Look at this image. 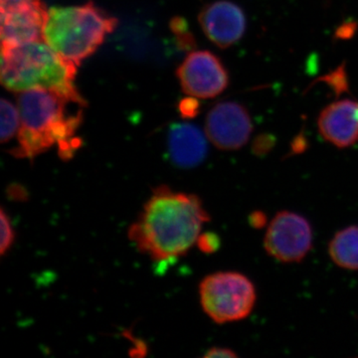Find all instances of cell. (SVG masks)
Segmentation results:
<instances>
[{
  "mask_svg": "<svg viewBox=\"0 0 358 358\" xmlns=\"http://www.w3.org/2000/svg\"><path fill=\"white\" fill-rule=\"evenodd\" d=\"M0 11L2 45L43 41L47 9L41 0H0Z\"/></svg>",
  "mask_w": 358,
  "mask_h": 358,
  "instance_id": "cell-8",
  "label": "cell"
},
{
  "mask_svg": "<svg viewBox=\"0 0 358 358\" xmlns=\"http://www.w3.org/2000/svg\"><path fill=\"white\" fill-rule=\"evenodd\" d=\"M167 148L174 166L181 169L199 166L208 150L203 133L194 124L187 122L174 124L171 127Z\"/></svg>",
  "mask_w": 358,
  "mask_h": 358,
  "instance_id": "cell-12",
  "label": "cell"
},
{
  "mask_svg": "<svg viewBox=\"0 0 358 358\" xmlns=\"http://www.w3.org/2000/svg\"><path fill=\"white\" fill-rule=\"evenodd\" d=\"M253 131L251 115L241 103L223 102L214 106L205 121V133L218 150H240Z\"/></svg>",
  "mask_w": 358,
  "mask_h": 358,
  "instance_id": "cell-9",
  "label": "cell"
},
{
  "mask_svg": "<svg viewBox=\"0 0 358 358\" xmlns=\"http://www.w3.org/2000/svg\"><path fill=\"white\" fill-rule=\"evenodd\" d=\"M199 21L204 34L220 49L238 43L246 31V15L238 4L228 0L211 2L201 9Z\"/></svg>",
  "mask_w": 358,
  "mask_h": 358,
  "instance_id": "cell-10",
  "label": "cell"
},
{
  "mask_svg": "<svg viewBox=\"0 0 358 358\" xmlns=\"http://www.w3.org/2000/svg\"><path fill=\"white\" fill-rule=\"evenodd\" d=\"M117 22L92 1L83 6L51 7L45 18L43 41L78 67L98 50Z\"/></svg>",
  "mask_w": 358,
  "mask_h": 358,
  "instance_id": "cell-4",
  "label": "cell"
},
{
  "mask_svg": "<svg viewBox=\"0 0 358 358\" xmlns=\"http://www.w3.org/2000/svg\"><path fill=\"white\" fill-rule=\"evenodd\" d=\"M327 83L331 84V87L336 92H345L348 90V80H346V74L345 65L341 66L336 72L329 75L326 78Z\"/></svg>",
  "mask_w": 358,
  "mask_h": 358,
  "instance_id": "cell-19",
  "label": "cell"
},
{
  "mask_svg": "<svg viewBox=\"0 0 358 358\" xmlns=\"http://www.w3.org/2000/svg\"><path fill=\"white\" fill-rule=\"evenodd\" d=\"M331 261L345 270L358 271V225L338 231L329 244Z\"/></svg>",
  "mask_w": 358,
  "mask_h": 358,
  "instance_id": "cell-13",
  "label": "cell"
},
{
  "mask_svg": "<svg viewBox=\"0 0 358 358\" xmlns=\"http://www.w3.org/2000/svg\"><path fill=\"white\" fill-rule=\"evenodd\" d=\"M196 244L205 254L215 253L220 247V238L215 233H203L200 234Z\"/></svg>",
  "mask_w": 358,
  "mask_h": 358,
  "instance_id": "cell-18",
  "label": "cell"
},
{
  "mask_svg": "<svg viewBox=\"0 0 358 358\" xmlns=\"http://www.w3.org/2000/svg\"><path fill=\"white\" fill-rule=\"evenodd\" d=\"M237 357V353L233 352L230 348H217V346L207 350L206 353L204 355V358H235Z\"/></svg>",
  "mask_w": 358,
  "mask_h": 358,
  "instance_id": "cell-21",
  "label": "cell"
},
{
  "mask_svg": "<svg viewBox=\"0 0 358 358\" xmlns=\"http://www.w3.org/2000/svg\"><path fill=\"white\" fill-rule=\"evenodd\" d=\"M176 75L183 92L199 99H213L222 94L229 85L228 71L210 51L188 54Z\"/></svg>",
  "mask_w": 358,
  "mask_h": 358,
  "instance_id": "cell-7",
  "label": "cell"
},
{
  "mask_svg": "<svg viewBox=\"0 0 358 358\" xmlns=\"http://www.w3.org/2000/svg\"><path fill=\"white\" fill-rule=\"evenodd\" d=\"M76 73V65L59 56L43 41L2 45L1 84L9 91L50 90L72 102L87 106L75 85Z\"/></svg>",
  "mask_w": 358,
  "mask_h": 358,
  "instance_id": "cell-3",
  "label": "cell"
},
{
  "mask_svg": "<svg viewBox=\"0 0 358 358\" xmlns=\"http://www.w3.org/2000/svg\"><path fill=\"white\" fill-rule=\"evenodd\" d=\"M357 29V23L345 22L339 26L336 32V38L339 40L350 39L355 34Z\"/></svg>",
  "mask_w": 358,
  "mask_h": 358,
  "instance_id": "cell-20",
  "label": "cell"
},
{
  "mask_svg": "<svg viewBox=\"0 0 358 358\" xmlns=\"http://www.w3.org/2000/svg\"><path fill=\"white\" fill-rule=\"evenodd\" d=\"M200 303L204 313L218 324L246 319L256 305L253 282L238 272H218L200 282Z\"/></svg>",
  "mask_w": 358,
  "mask_h": 358,
  "instance_id": "cell-5",
  "label": "cell"
},
{
  "mask_svg": "<svg viewBox=\"0 0 358 358\" xmlns=\"http://www.w3.org/2000/svg\"><path fill=\"white\" fill-rule=\"evenodd\" d=\"M72 103H78L50 90L21 92L17 96L18 145L9 150V154L16 159H34L57 143L61 159H72L82 145L76 133L83 122L81 109L71 114L68 107Z\"/></svg>",
  "mask_w": 358,
  "mask_h": 358,
  "instance_id": "cell-2",
  "label": "cell"
},
{
  "mask_svg": "<svg viewBox=\"0 0 358 358\" xmlns=\"http://www.w3.org/2000/svg\"><path fill=\"white\" fill-rule=\"evenodd\" d=\"M313 228L307 218L293 211H280L268 224L264 248L279 262L300 263L313 248Z\"/></svg>",
  "mask_w": 358,
  "mask_h": 358,
  "instance_id": "cell-6",
  "label": "cell"
},
{
  "mask_svg": "<svg viewBox=\"0 0 358 358\" xmlns=\"http://www.w3.org/2000/svg\"><path fill=\"white\" fill-rule=\"evenodd\" d=\"M197 99L199 98L193 96L181 99L178 103V112L182 119L192 120L199 115L201 103Z\"/></svg>",
  "mask_w": 358,
  "mask_h": 358,
  "instance_id": "cell-17",
  "label": "cell"
},
{
  "mask_svg": "<svg viewBox=\"0 0 358 358\" xmlns=\"http://www.w3.org/2000/svg\"><path fill=\"white\" fill-rule=\"evenodd\" d=\"M250 223L253 227L262 228L267 223V217L263 212L257 211L250 216Z\"/></svg>",
  "mask_w": 358,
  "mask_h": 358,
  "instance_id": "cell-23",
  "label": "cell"
},
{
  "mask_svg": "<svg viewBox=\"0 0 358 358\" xmlns=\"http://www.w3.org/2000/svg\"><path fill=\"white\" fill-rule=\"evenodd\" d=\"M317 128L322 138L338 148L358 143V102L343 99L327 106L320 112Z\"/></svg>",
  "mask_w": 358,
  "mask_h": 358,
  "instance_id": "cell-11",
  "label": "cell"
},
{
  "mask_svg": "<svg viewBox=\"0 0 358 358\" xmlns=\"http://www.w3.org/2000/svg\"><path fill=\"white\" fill-rule=\"evenodd\" d=\"M0 115H1V143L13 140L20 128V115L18 107L16 108L10 101L1 99L0 102Z\"/></svg>",
  "mask_w": 358,
  "mask_h": 358,
  "instance_id": "cell-14",
  "label": "cell"
},
{
  "mask_svg": "<svg viewBox=\"0 0 358 358\" xmlns=\"http://www.w3.org/2000/svg\"><path fill=\"white\" fill-rule=\"evenodd\" d=\"M0 230H1V236H0V255L6 256L7 252L13 246L15 241V231L11 223L10 218L7 215L3 208L0 212Z\"/></svg>",
  "mask_w": 358,
  "mask_h": 358,
  "instance_id": "cell-16",
  "label": "cell"
},
{
  "mask_svg": "<svg viewBox=\"0 0 358 358\" xmlns=\"http://www.w3.org/2000/svg\"><path fill=\"white\" fill-rule=\"evenodd\" d=\"M209 220L199 196L160 185L129 227V238L141 253L155 262H164L185 255Z\"/></svg>",
  "mask_w": 358,
  "mask_h": 358,
  "instance_id": "cell-1",
  "label": "cell"
},
{
  "mask_svg": "<svg viewBox=\"0 0 358 358\" xmlns=\"http://www.w3.org/2000/svg\"><path fill=\"white\" fill-rule=\"evenodd\" d=\"M171 32L176 36V44L181 50L192 51L196 47L194 36L189 30L187 21L181 16H176L169 22Z\"/></svg>",
  "mask_w": 358,
  "mask_h": 358,
  "instance_id": "cell-15",
  "label": "cell"
},
{
  "mask_svg": "<svg viewBox=\"0 0 358 358\" xmlns=\"http://www.w3.org/2000/svg\"><path fill=\"white\" fill-rule=\"evenodd\" d=\"M7 193H8V196L14 200H22L23 201V200L27 199L28 197L27 192H26L24 187L18 185L9 186Z\"/></svg>",
  "mask_w": 358,
  "mask_h": 358,
  "instance_id": "cell-22",
  "label": "cell"
}]
</instances>
